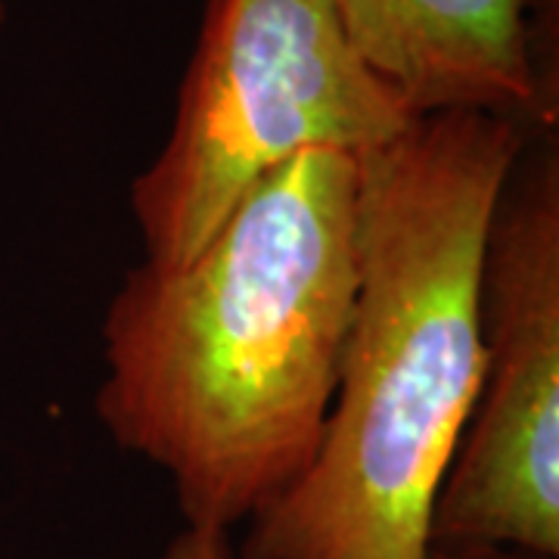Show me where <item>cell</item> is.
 I'll use <instances>...</instances> for the list:
<instances>
[{
  "label": "cell",
  "instance_id": "obj_4",
  "mask_svg": "<svg viewBox=\"0 0 559 559\" xmlns=\"http://www.w3.org/2000/svg\"><path fill=\"white\" fill-rule=\"evenodd\" d=\"M481 382L429 544L559 557V162L510 175L481 264Z\"/></svg>",
  "mask_w": 559,
  "mask_h": 559
},
{
  "label": "cell",
  "instance_id": "obj_2",
  "mask_svg": "<svg viewBox=\"0 0 559 559\" xmlns=\"http://www.w3.org/2000/svg\"><path fill=\"white\" fill-rule=\"evenodd\" d=\"M528 124L448 109L358 156V280L311 466L242 559H426L481 382V264Z\"/></svg>",
  "mask_w": 559,
  "mask_h": 559
},
{
  "label": "cell",
  "instance_id": "obj_1",
  "mask_svg": "<svg viewBox=\"0 0 559 559\" xmlns=\"http://www.w3.org/2000/svg\"><path fill=\"white\" fill-rule=\"evenodd\" d=\"M358 156L261 178L187 264L143 261L103 320L97 414L153 460L187 525L230 528L318 454L358 280Z\"/></svg>",
  "mask_w": 559,
  "mask_h": 559
},
{
  "label": "cell",
  "instance_id": "obj_5",
  "mask_svg": "<svg viewBox=\"0 0 559 559\" xmlns=\"http://www.w3.org/2000/svg\"><path fill=\"white\" fill-rule=\"evenodd\" d=\"M345 35L417 116L547 119L528 0H333Z\"/></svg>",
  "mask_w": 559,
  "mask_h": 559
},
{
  "label": "cell",
  "instance_id": "obj_8",
  "mask_svg": "<svg viewBox=\"0 0 559 559\" xmlns=\"http://www.w3.org/2000/svg\"><path fill=\"white\" fill-rule=\"evenodd\" d=\"M3 20H7V3L0 0V25H3Z\"/></svg>",
  "mask_w": 559,
  "mask_h": 559
},
{
  "label": "cell",
  "instance_id": "obj_6",
  "mask_svg": "<svg viewBox=\"0 0 559 559\" xmlns=\"http://www.w3.org/2000/svg\"><path fill=\"white\" fill-rule=\"evenodd\" d=\"M159 559H230V540L224 528L187 525Z\"/></svg>",
  "mask_w": 559,
  "mask_h": 559
},
{
  "label": "cell",
  "instance_id": "obj_7",
  "mask_svg": "<svg viewBox=\"0 0 559 559\" xmlns=\"http://www.w3.org/2000/svg\"><path fill=\"white\" fill-rule=\"evenodd\" d=\"M426 559H550L538 554H525L513 547H491V544H429Z\"/></svg>",
  "mask_w": 559,
  "mask_h": 559
},
{
  "label": "cell",
  "instance_id": "obj_3",
  "mask_svg": "<svg viewBox=\"0 0 559 559\" xmlns=\"http://www.w3.org/2000/svg\"><path fill=\"white\" fill-rule=\"evenodd\" d=\"M414 119L360 60L333 0H209L171 134L131 183L146 261L187 264L261 178L301 153L364 156Z\"/></svg>",
  "mask_w": 559,
  "mask_h": 559
}]
</instances>
